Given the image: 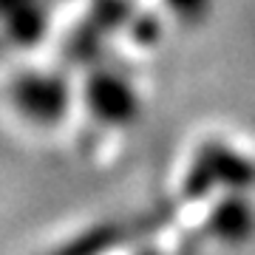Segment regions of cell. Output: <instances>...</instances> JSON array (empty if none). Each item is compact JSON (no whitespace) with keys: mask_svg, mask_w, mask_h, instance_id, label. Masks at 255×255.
Instances as JSON below:
<instances>
[{"mask_svg":"<svg viewBox=\"0 0 255 255\" xmlns=\"http://www.w3.org/2000/svg\"><path fill=\"white\" fill-rule=\"evenodd\" d=\"M0 23L14 43L31 46L46 31V6L43 0H0Z\"/></svg>","mask_w":255,"mask_h":255,"instance_id":"obj_4","label":"cell"},{"mask_svg":"<svg viewBox=\"0 0 255 255\" xmlns=\"http://www.w3.org/2000/svg\"><path fill=\"white\" fill-rule=\"evenodd\" d=\"M88 100L105 122H128L136 114V97L125 80L114 74H97L88 85Z\"/></svg>","mask_w":255,"mask_h":255,"instance_id":"obj_3","label":"cell"},{"mask_svg":"<svg viewBox=\"0 0 255 255\" xmlns=\"http://www.w3.org/2000/svg\"><path fill=\"white\" fill-rule=\"evenodd\" d=\"M213 182L230 184V187H247L255 182V164L244 156L233 153L227 147L207 145L196 159L190 179H187V196H204Z\"/></svg>","mask_w":255,"mask_h":255,"instance_id":"obj_1","label":"cell"},{"mask_svg":"<svg viewBox=\"0 0 255 255\" xmlns=\"http://www.w3.org/2000/svg\"><path fill=\"white\" fill-rule=\"evenodd\" d=\"M17 102L37 122H57L65 111V85L57 77H26L17 85Z\"/></svg>","mask_w":255,"mask_h":255,"instance_id":"obj_2","label":"cell"},{"mask_svg":"<svg viewBox=\"0 0 255 255\" xmlns=\"http://www.w3.org/2000/svg\"><path fill=\"white\" fill-rule=\"evenodd\" d=\"M170 6L176 11H182L184 17H199L207 9V0H170Z\"/></svg>","mask_w":255,"mask_h":255,"instance_id":"obj_6","label":"cell"},{"mask_svg":"<svg viewBox=\"0 0 255 255\" xmlns=\"http://www.w3.org/2000/svg\"><path fill=\"white\" fill-rule=\"evenodd\" d=\"M139 37H142V40H150V37H156V23H150V20H142V23H139Z\"/></svg>","mask_w":255,"mask_h":255,"instance_id":"obj_7","label":"cell"},{"mask_svg":"<svg viewBox=\"0 0 255 255\" xmlns=\"http://www.w3.org/2000/svg\"><path fill=\"white\" fill-rule=\"evenodd\" d=\"M210 227L219 238L224 241H244L250 238L255 227V216H253V207L247 204L244 199H227L221 201L219 207L213 210V219H210Z\"/></svg>","mask_w":255,"mask_h":255,"instance_id":"obj_5","label":"cell"}]
</instances>
